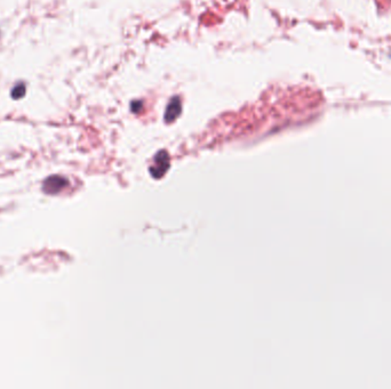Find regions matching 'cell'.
Segmentation results:
<instances>
[{
	"instance_id": "4",
	"label": "cell",
	"mask_w": 391,
	"mask_h": 389,
	"mask_svg": "<svg viewBox=\"0 0 391 389\" xmlns=\"http://www.w3.org/2000/svg\"><path fill=\"white\" fill-rule=\"evenodd\" d=\"M25 94V86L23 84L16 85L14 87V89L12 90V95L14 99H21Z\"/></svg>"
},
{
	"instance_id": "2",
	"label": "cell",
	"mask_w": 391,
	"mask_h": 389,
	"mask_svg": "<svg viewBox=\"0 0 391 389\" xmlns=\"http://www.w3.org/2000/svg\"><path fill=\"white\" fill-rule=\"evenodd\" d=\"M182 111V103L180 99L177 96L173 97V99L170 101L169 105L166 107V112H165V120L166 122H173L177 116L180 115Z\"/></svg>"
},
{
	"instance_id": "3",
	"label": "cell",
	"mask_w": 391,
	"mask_h": 389,
	"mask_svg": "<svg viewBox=\"0 0 391 389\" xmlns=\"http://www.w3.org/2000/svg\"><path fill=\"white\" fill-rule=\"evenodd\" d=\"M67 184L68 182L65 181V178L59 176L49 177L47 181L44 183V191L47 193H58L67 185Z\"/></svg>"
},
{
	"instance_id": "1",
	"label": "cell",
	"mask_w": 391,
	"mask_h": 389,
	"mask_svg": "<svg viewBox=\"0 0 391 389\" xmlns=\"http://www.w3.org/2000/svg\"><path fill=\"white\" fill-rule=\"evenodd\" d=\"M169 167H170L169 155L166 154L165 151H162L156 155L155 166L152 167L150 170L155 177H161L166 172L167 168Z\"/></svg>"
}]
</instances>
